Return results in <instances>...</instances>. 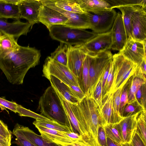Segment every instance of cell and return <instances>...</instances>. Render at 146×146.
Instances as JSON below:
<instances>
[{
  "label": "cell",
  "mask_w": 146,
  "mask_h": 146,
  "mask_svg": "<svg viewBox=\"0 0 146 146\" xmlns=\"http://www.w3.org/2000/svg\"><path fill=\"white\" fill-rule=\"evenodd\" d=\"M40 57L39 50L19 45L10 54L0 59V69L11 83L21 84L29 70L38 64Z\"/></svg>",
  "instance_id": "1"
},
{
  "label": "cell",
  "mask_w": 146,
  "mask_h": 146,
  "mask_svg": "<svg viewBox=\"0 0 146 146\" xmlns=\"http://www.w3.org/2000/svg\"><path fill=\"white\" fill-rule=\"evenodd\" d=\"M72 110L79 124L82 139L100 146L98 139V131L103 126L101 108L88 94L75 104L70 103Z\"/></svg>",
  "instance_id": "2"
},
{
  "label": "cell",
  "mask_w": 146,
  "mask_h": 146,
  "mask_svg": "<svg viewBox=\"0 0 146 146\" xmlns=\"http://www.w3.org/2000/svg\"><path fill=\"white\" fill-rule=\"evenodd\" d=\"M38 110L41 115L49 119L68 127L73 132L61 100L51 86L48 87L40 97Z\"/></svg>",
  "instance_id": "3"
},
{
  "label": "cell",
  "mask_w": 146,
  "mask_h": 146,
  "mask_svg": "<svg viewBox=\"0 0 146 146\" xmlns=\"http://www.w3.org/2000/svg\"><path fill=\"white\" fill-rule=\"evenodd\" d=\"M48 30L52 38L68 46H83L97 35L92 31L64 25H54Z\"/></svg>",
  "instance_id": "4"
},
{
  "label": "cell",
  "mask_w": 146,
  "mask_h": 146,
  "mask_svg": "<svg viewBox=\"0 0 146 146\" xmlns=\"http://www.w3.org/2000/svg\"><path fill=\"white\" fill-rule=\"evenodd\" d=\"M112 61L114 77L110 93H113L122 88L135 74L138 66L118 53L113 55Z\"/></svg>",
  "instance_id": "5"
},
{
  "label": "cell",
  "mask_w": 146,
  "mask_h": 146,
  "mask_svg": "<svg viewBox=\"0 0 146 146\" xmlns=\"http://www.w3.org/2000/svg\"><path fill=\"white\" fill-rule=\"evenodd\" d=\"M42 72L43 76L46 78L50 75L53 76L68 86L79 87L77 78L67 66L57 62L50 56H48L45 60Z\"/></svg>",
  "instance_id": "6"
},
{
  "label": "cell",
  "mask_w": 146,
  "mask_h": 146,
  "mask_svg": "<svg viewBox=\"0 0 146 146\" xmlns=\"http://www.w3.org/2000/svg\"><path fill=\"white\" fill-rule=\"evenodd\" d=\"M92 31L97 34L111 31L117 13L114 9L95 13L86 12Z\"/></svg>",
  "instance_id": "7"
},
{
  "label": "cell",
  "mask_w": 146,
  "mask_h": 146,
  "mask_svg": "<svg viewBox=\"0 0 146 146\" xmlns=\"http://www.w3.org/2000/svg\"><path fill=\"white\" fill-rule=\"evenodd\" d=\"M146 40L141 41L130 37L118 53L139 65L144 59L146 58Z\"/></svg>",
  "instance_id": "8"
},
{
  "label": "cell",
  "mask_w": 146,
  "mask_h": 146,
  "mask_svg": "<svg viewBox=\"0 0 146 146\" xmlns=\"http://www.w3.org/2000/svg\"><path fill=\"white\" fill-rule=\"evenodd\" d=\"M42 4L63 15L68 19L64 25L69 27L86 30L90 29V24L86 12L76 13L64 10L55 6L51 0H41Z\"/></svg>",
  "instance_id": "9"
},
{
  "label": "cell",
  "mask_w": 146,
  "mask_h": 146,
  "mask_svg": "<svg viewBox=\"0 0 146 146\" xmlns=\"http://www.w3.org/2000/svg\"><path fill=\"white\" fill-rule=\"evenodd\" d=\"M112 56L111 52L108 50L92 57L89 68L88 90L96 83L106 67L112 60Z\"/></svg>",
  "instance_id": "10"
},
{
  "label": "cell",
  "mask_w": 146,
  "mask_h": 146,
  "mask_svg": "<svg viewBox=\"0 0 146 146\" xmlns=\"http://www.w3.org/2000/svg\"><path fill=\"white\" fill-rule=\"evenodd\" d=\"M111 44L110 31L107 33L97 34L82 46L87 54L93 57L100 52L111 49Z\"/></svg>",
  "instance_id": "11"
},
{
  "label": "cell",
  "mask_w": 146,
  "mask_h": 146,
  "mask_svg": "<svg viewBox=\"0 0 146 146\" xmlns=\"http://www.w3.org/2000/svg\"><path fill=\"white\" fill-rule=\"evenodd\" d=\"M67 66L78 79L87 52L82 46H68Z\"/></svg>",
  "instance_id": "12"
},
{
  "label": "cell",
  "mask_w": 146,
  "mask_h": 146,
  "mask_svg": "<svg viewBox=\"0 0 146 146\" xmlns=\"http://www.w3.org/2000/svg\"><path fill=\"white\" fill-rule=\"evenodd\" d=\"M18 5L21 18L27 20L32 27L38 22L41 0H19Z\"/></svg>",
  "instance_id": "13"
},
{
  "label": "cell",
  "mask_w": 146,
  "mask_h": 146,
  "mask_svg": "<svg viewBox=\"0 0 146 146\" xmlns=\"http://www.w3.org/2000/svg\"><path fill=\"white\" fill-rule=\"evenodd\" d=\"M111 31L112 37L111 49L119 51L122 49L127 40L125 29L121 14L120 12L117 13Z\"/></svg>",
  "instance_id": "14"
},
{
  "label": "cell",
  "mask_w": 146,
  "mask_h": 146,
  "mask_svg": "<svg viewBox=\"0 0 146 146\" xmlns=\"http://www.w3.org/2000/svg\"><path fill=\"white\" fill-rule=\"evenodd\" d=\"M38 21L44 25L48 30L52 26L64 25L68 19L63 15L42 4L39 11Z\"/></svg>",
  "instance_id": "15"
},
{
  "label": "cell",
  "mask_w": 146,
  "mask_h": 146,
  "mask_svg": "<svg viewBox=\"0 0 146 146\" xmlns=\"http://www.w3.org/2000/svg\"><path fill=\"white\" fill-rule=\"evenodd\" d=\"M146 8L141 7L134 14L131 21V37L143 41L146 40Z\"/></svg>",
  "instance_id": "16"
},
{
  "label": "cell",
  "mask_w": 146,
  "mask_h": 146,
  "mask_svg": "<svg viewBox=\"0 0 146 146\" xmlns=\"http://www.w3.org/2000/svg\"><path fill=\"white\" fill-rule=\"evenodd\" d=\"M5 19L0 17V32L16 39L21 35H27L32 27L28 22L24 23L18 20L9 23Z\"/></svg>",
  "instance_id": "17"
},
{
  "label": "cell",
  "mask_w": 146,
  "mask_h": 146,
  "mask_svg": "<svg viewBox=\"0 0 146 146\" xmlns=\"http://www.w3.org/2000/svg\"><path fill=\"white\" fill-rule=\"evenodd\" d=\"M137 113L123 118L117 123L123 144L131 142L136 128Z\"/></svg>",
  "instance_id": "18"
},
{
  "label": "cell",
  "mask_w": 146,
  "mask_h": 146,
  "mask_svg": "<svg viewBox=\"0 0 146 146\" xmlns=\"http://www.w3.org/2000/svg\"><path fill=\"white\" fill-rule=\"evenodd\" d=\"M40 134V135L46 140L60 145L74 141L64 133V132L52 129L38 125H35Z\"/></svg>",
  "instance_id": "19"
},
{
  "label": "cell",
  "mask_w": 146,
  "mask_h": 146,
  "mask_svg": "<svg viewBox=\"0 0 146 146\" xmlns=\"http://www.w3.org/2000/svg\"><path fill=\"white\" fill-rule=\"evenodd\" d=\"M19 0H0V17L16 20L21 19L18 4Z\"/></svg>",
  "instance_id": "20"
},
{
  "label": "cell",
  "mask_w": 146,
  "mask_h": 146,
  "mask_svg": "<svg viewBox=\"0 0 146 146\" xmlns=\"http://www.w3.org/2000/svg\"><path fill=\"white\" fill-rule=\"evenodd\" d=\"M47 78L54 89L69 103L75 104L80 102L73 94L68 85L53 76L50 75Z\"/></svg>",
  "instance_id": "21"
},
{
  "label": "cell",
  "mask_w": 146,
  "mask_h": 146,
  "mask_svg": "<svg viewBox=\"0 0 146 146\" xmlns=\"http://www.w3.org/2000/svg\"><path fill=\"white\" fill-rule=\"evenodd\" d=\"M84 12L95 13L110 9L112 6L106 0H76Z\"/></svg>",
  "instance_id": "22"
},
{
  "label": "cell",
  "mask_w": 146,
  "mask_h": 146,
  "mask_svg": "<svg viewBox=\"0 0 146 146\" xmlns=\"http://www.w3.org/2000/svg\"><path fill=\"white\" fill-rule=\"evenodd\" d=\"M141 7H142L139 5H131L120 6L116 8L119 9L121 13L127 40L129 37H131V21L133 16L136 11Z\"/></svg>",
  "instance_id": "23"
},
{
  "label": "cell",
  "mask_w": 146,
  "mask_h": 146,
  "mask_svg": "<svg viewBox=\"0 0 146 146\" xmlns=\"http://www.w3.org/2000/svg\"><path fill=\"white\" fill-rule=\"evenodd\" d=\"M24 136L37 146H61L60 145L48 141L40 135H38L28 127L17 123L15 125Z\"/></svg>",
  "instance_id": "24"
},
{
  "label": "cell",
  "mask_w": 146,
  "mask_h": 146,
  "mask_svg": "<svg viewBox=\"0 0 146 146\" xmlns=\"http://www.w3.org/2000/svg\"><path fill=\"white\" fill-rule=\"evenodd\" d=\"M19 45L14 37L0 32V59L10 54Z\"/></svg>",
  "instance_id": "25"
},
{
  "label": "cell",
  "mask_w": 146,
  "mask_h": 146,
  "mask_svg": "<svg viewBox=\"0 0 146 146\" xmlns=\"http://www.w3.org/2000/svg\"><path fill=\"white\" fill-rule=\"evenodd\" d=\"M113 93H109L102 100L101 108L103 126L110 124H115L112 109Z\"/></svg>",
  "instance_id": "26"
},
{
  "label": "cell",
  "mask_w": 146,
  "mask_h": 146,
  "mask_svg": "<svg viewBox=\"0 0 146 146\" xmlns=\"http://www.w3.org/2000/svg\"><path fill=\"white\" fill-rule=\"evenodd\" d=\"M92 57L87 54L83 62L80 77L78 79L80 87L86 95L89 89V68Z\"/></svg>",
  "instance_id": "27"
},
{
  "label": "cell",
  "mask_w": 146,
  "mask_h": 146,
  "mask_svg": "<svg viewBox=\"0 0 146 146\" xmlns=\"http://www.w3.org/2000/svg\"><path fill=\"white\" fill-rule=\"evenodd\" d=\"M55 91L62 104L67 117L71 125L73 132L77 133L81 136V133L79 124L72 110L70 103L56 90Z\"/></svg>",
  "instance_id": "28"
},
{
  "label": "cell",
  "mask_w": 146,
  "mask_h": 146,
  "mask_svg": "<svg viewBox=\"0 0 146 146\" xmlns=\"http://www.w3.org/2000/svg\"><path fill=\"white\" fill-rule=\"evenodd\" d=\"M56 7L64 10L76 13H84L76 0H51Z\"/></svg>",
  "instance_id": "29"
},
{
  "label": "cell",
  "mask_w": 146,
  "mask_h": 146,
  "mask_svg": "<svg viewBox=\"0 0 146 146\" xmlns=\"http://www.w3.org/2000/svg\"><path fill=\"white\" fill-rule=\"evenodd\" d=\"M68 46L60 42V45L53 52L50 57L57 62L67 66Z\"/></svg>",
  "instance_id": "30"
},
{
  "label": "cell",
  "mask_w": 146,
  "mask_h": 146,
  "mask_svg": "<svg viewBox=\"0 0 146 146\" xmlns=\"http://www.w3.org/2000/svg\"><path fill=\"white\" fill-rule=\"evenodd\" d=\"M33 124L35 125H40L61 132H72L70 128L68 126L62 125L56 121L50 119L48 120L36 119L33 122Z\"/></svg>",
  "instance_id": "31"
},
{
  "label": "cell",
  "mask_w": 146,
  "mask_h": 146,
  "mask_svg": "<svg viewBox=\"0 0 146 146\" xmlns=\"http://www.w3.org/2000/svg\"><path fill=\"white\" fill-rule=\"evenodd\" d=\"M146 83V79L139 76L133 75L132 81L128 94L127 103H131L136 100V94L142 85Z\"/></svg>",
  "instance_id": "32"
},
{
  "label": "cell",
  "mask_w": 146,
  "mask_h": 146,
  "mask_svg": "<svg viewBox=\"0 0 146 146\" xmlns=\"http://www.w3.org/2000/svg\"><path fill=\"white\" fill-rule=\"evenodd\" d=\"M103 72V71L96 83L88 90L87 93L92 97L100 108L102 105V80Z\"/></svg>",
  "instance_id": "33"
},
{
  "label": "cell",
  "mask_w": 146,
  "mask_h": 146,
  "mask_svg": "<svg viewBox=\"0 0 146 146\" xmlns=\"http://www.w3.org/2000/svg\"><path fill=\"white\" fill-rule=\"evenodd\" d=\"M137 132L144 142L146 143V110H143L137 113L136 126Z\"/></svg>",
  "instance_id": "34"
},
{
  "label": "cell",
  "mask_w": 146,
  "mask_h": 146,
  "mask_svg": "<svg viewBox=\"0 0 146 146\" xmlns=\"http://www.w3.org/2000/svg\"><path fill=\"white\" fill-rule=\"evenodd\" d=\"M106 137L121 145L123 144L117 124H110L104 126Z\"/></svg>",
  "instance_id": "35"
},
{
  "label": "cell",
  "mask_w": 146,
  "mask_h": 146,
  "mask_svg": "<svg viewBox=\"0 0 146 146\" xmlns=\"http://www.w3.org/2000/svg\"><path fill=\"white\" fill-rule=\"evenodd\" d=\"M122 88L118 89L113 93L112 99V109L115 124L118 123L123 118L119 113L120 98Z\"/></svg>",
  "instance_id": "36"
},
{
  "label": "cell",
  "mask_w": 146,
  "mask_h": 146,
  "mask_svg": "<svg viewBox=\"0 0 146 146\" xmlns=\"http://www.w3.org/2000/svg\"><path fill=\"white\" fill-rule=\"evenodd\" d=\"M145 110L136 100L125 106L122 114L123 118L135 115Z\"/></svg>",
  "instance_id": "37"
},
{
  "label": "cell",
  "mask_w": 146,
  "mask_h": 146,
  "mask_svg": "<svg viewBox=\"0 0 146 146\" xmlns=\"http://www.w3.org/2000/svg\"><path fill=\"white\" fill-rule=\"evenodd\" d=\"M112 6V9L127 5H138L146 8V0H106Z\"/></svg>",
  "instance_id": "38"
},
{
  "label": "cell",
  "mask_w": 146,
  "mask_h": 146,
  "mask_svg": "<svg viewBox=\"0 0 146 146\" xmlns=\"http://www.w3.org/2000/svg\"><path fill=\"white\" fill-rule=\"evenodd\" d=\"M133 78V75L127 81L122 88L120 98L119 113L122 117V114L125 105L128 103V94L129 88Z\"/></svg>",
  "instance_id": "39"
},
{
  "label": "cell",
  "mask_w": 146,
  "mask_h": 146,
  "mask_svg": "<svg viewBox=\"0 0 146 146\" xmlns=\"http://www.w3.org/2000/svg\"><path fill=\"white\" fill-rule=\"evenodd\" d=\"M12 133L16 137L15 142L19 146H37L27 138L16 126Z\"/></svg>",
  "instance_id": "40"
},
{
  "label": "cell",
  "mask_w": 146,
  "mask_h": 146,
  "mask_svg": "<svg viewBox=\"0 0 146 146\" xmlns=\"http://www.w3.org/2000/svg\"><path fill=\"white\" fill-rule=\"evenodd\" d=\"M16 112L21 116H28L33 118L36 119L49 120L48 119L40 114H36L30 110H27L17 104Z\"/></svg>",
  "instance_id": "41"
},
{
  "label": "cell",
  "mask_w": 146,
  "mask_h": 146,
  "mask_svg": "<svg viewBox=\"0 0 146 146\" xmlns=\"http://www.w3.org/2000/svg\"><path fill=\"white\" fill-rule=\"evenodd\" d=\"M137 101L146 110V83L143 84L137 92L135 95Z\"/></svg>",
  "instance_id": "42"
},
{
  "label": "cell",
  "mask_w": 146,
  "mask_h": 146,
  "mask_svg": "<svg viewBox=\"0 0 146 146\" xmlns=\"http://www.w3.org/2000/svg\"><path fill=\"white\" fill-rule=\"evenodd\" d=\"M112 60L108 64L104 69L102 77V100L106 96L105 92V88L107 80L108 75L109 71L110 68Z\"/></svg>",
  "instance_id": "43"
},
{
  "label": "cell",
  "mask_w": 146,
  "mask_h": 146,
  "mask_svg": "<svg viewBox=\"0 0 146 146\" xmlns=\"http://www.w3.org/2000/svg\"><path fill=\"white\" fill-rule=\"evenodd\" d=\"M17 104L15 102H11L0 98V107L2 110L6 108L15 113Z\"/></svg>",
  "instance_id": "44"
},
{
  "label": "cell",
  "mask_w": 146,
  "mask_h": 146,
  "mask_svg": "<svg viewBox=\"0 0 146 146\" xmlns=\"http://www.w3.org/2000/svg\"><path fill=\"white\" fill-rule=\"evenodd\" d=\"M113 77L114 71L112 64V61L106 86V97L108 94L110 93L112 84Z\"/></svg>",
  "instance_id": "45"
},
{
  "label": "cell",
  "mask_w": 146,
  "mask_h": 146,
  "mask_svg": "<svg viewBox=\"0 0 146 146\" xmlns=\"http://www.w3.org/2000/svg\"><path fill=\"white\" fill-rule=\"evenodd\" d=\"M98 139L100 146H108L107 137L104 126H100L98 129Z\"/></svg>",
  "instance_id": "46"
},
{
  "label": "cell",
  "mask_w": 146,
  "mask_h": 146,
  "mask_svg": "<svg viewBox=\"0 0 146 146\" xmlns=\"http://www.w3.org/2000/svg\"><path fill=\"white\" fill-rule=\"evenodd\" d=\"M0 135L5 138L11 141L12 133L7 125L0 119Z\"/></svg>",
  "instance_id": "47"
},
{
  "label": "cell",
  "mask_w": 146,
  "mask_h": 146,
  "mask_svg": "<svg viewBox=\"0 0 146 146\" xmlns=\"http://www.w3.org/2000/svg\"><path fill=\"white\" fill-rule=\"evenodd\" d=\"M68 86L73 94L80 101L86 96L79 87L72 85Z\"/></svg>",
  "instance_id": "48"
},
{
  "label": "cell",
  "mask_w": 146,
  "mask_h": 146,
  "mask_svg": "<svg viewBox=\"0 0 146 146\" xmlns=\"http://www.w3.org/2000/svg\"><path fill=\"white\" fill-rule=\"evenodd\" d=\"M133 146H146L145 143L138 133L134 132L131 142Z\"/></svg>",
  "instance_id": "49"
},
{
  "label": "cell",
  "mask_w": 146,
  "mask_h": 146,
  "mask_svg": "<svg viewBox=\"0 0 146 146\" xmlns=\"http://www.w3.org/2000/svg\"><path fill=\"white\" fill-rule=\"evenodd\" d=\"M61 146H95L82 139L70 143H63L60 144Z\"/></svg>",
  "instance_id": "50"
},
{
  "label": "cell",
  "mask_w": 146,
  "mask_h": 146,
  "mask_svg": "<svg viewBox=\"0 0 146 146\" xmlns=\"http://www.w3.org/2000/svg\"><path fill=\"white\" fill-rule=\"evenodd\" d=\"M146 58L144 59L139 65H138L136 72L146 75Z\"/></svg>",
  "instance_id": "51"
},
{
  "label": "cell",
  "mask_w": 146,
  "mask_h": 146,
  "mask_svg": "<svg viewBox=\"0 0 146 146\" xmlns=\"http://www.w3.org/2000/svg\"><path fill=\"white\" fill-rule=\"evenodd\" d=\"M64 134L74 142L80 140L82 139L81 136L74 132H64Z\"/></svg>",
  "instance_id": "52"
},
{
  "label": "cell",
  "mask_w": 146,
  "mask_h": 146,
  "mask_svg": "<svg viewBox=\"0 0 146 146\" xmlns=\"http://www.w3.org/2000/svg\"><path fill=\"white\" fill-rule=\"evenodd\" d=\"M11 141L0 135V145L1 146H11Z\"/></svg>",
  "instance_id": "53"
},
{
  "label": "cell",
  "mask_w": 146,
  "mask_h": 146,
  "mask_svg": "<svg viewBox=\"0 0 146 146\" xmlns=\"http://www.w3.org/2000/svg\"><path fill=\"white\" fill-rule=\"evenodd\" d=\"M108 146H121L108 138L107 137Z\"/></svg>",
  "instance_id": "54"
},
{
  "label": "cell",
  "mask_w": 146,
  "mask_h": 146,
  "mask_svg": "<svg viewBox=\"0 0 146 146\" xmlns=\"http://www.w3.org/2000/svg\"><path fill=\"white\" fill-rule=\"evenodd\" d=\"M121 146H133L131 142L130 143H125L122 144Z\"/></svg>",
  "instance_id": "55"
},
{
  "label": "cell",
  "mask_w": 146,
  "mask_h": 146,
  "mask_svg": "<svg viewBox=\"0 0 146 146\" xmlns=\"http://www.w3.org/2000/svg\"><path fill=\"white\" fill-rule=\"evenodd\" d=\"M0 146H1L0 145Z\"/></svg>",
  "instance_id": "56"
}]
</instances>
